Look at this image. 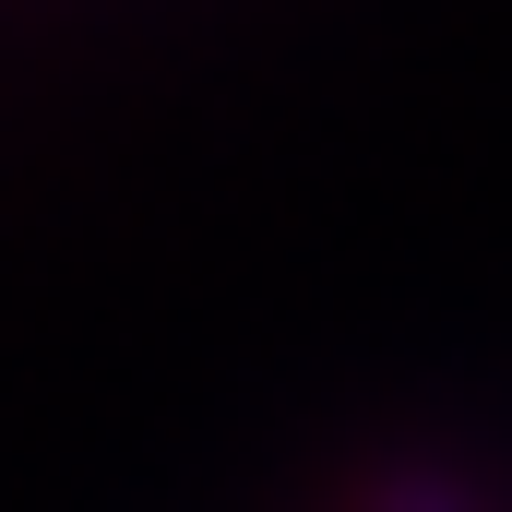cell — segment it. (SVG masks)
<instances>
[{"label":"cell","mask_w":512,"mask_h":512,"mask_svg":"<svg viewBox=\"0 0 512 512\" xmlns=\"http://www.w3.org/2000/svg\"><path fill=\"white\" fill-rule=\"evenodd\" d=\"M358 512H489V501H477L453 465H417V453H405V465H370Z\"/></svg>","instance_id":"obj_1"}]
</instances>
